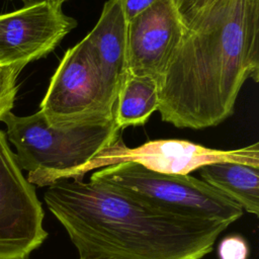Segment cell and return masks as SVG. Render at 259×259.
I'll list each match as a JSON object with an SVG mask.
<instances>
[{"label": "cell", "mask_w": 259, "mask_h": 259, "mask_svg": "<svg viewBox=\"0 0 259 259\" xmlns=\"http://www.w3.org/2000/svg\"><path fill=\"white\" fill-rule=\"evenodd\" d=\"M259 80V0H218L185 28L160 82L163 121L201 130L230 117Z\"/></svg>", "instance_id": "obj_1"}, {"label": "cell", "mask_w": 259, "mask_h": 259, "mask_svg": "<svg viewBox=\"0 0 259 259\" xmlns=\"http://www.w3.org/2000/svg\"><path fill=\"white\" fill-rule=\"evenodd\" d=\"M44 199L79 257L202 259L230 226L170 212L93 179L56 181Z\"/></svg>", "instance_id": "obj_2"}, {"label": "cell", "mask_w": 259, "mask_h": 259, "mask_svg": "<svg viewBox=\"0 0 259 259\" xmlns=\"http://www.w3.org/2000/svg\"><path fill=\"white\" fill-rule=\"evenodd\" d=\"M0 121L7 126V138L20 169L27 171L26 179L39 187L62 180L121 138L114 118L53 125L38 110L26 116L9 111Z\"/></svg>", "instance_id": "obj_3"}, {"label": "cell", "mask_w": 259, "mask_h": 259, "mask_svg": "<svg viewBox=\"0 0 259 259\" xmlns=\"http://www.w3.org/2000/svg\"><path fill=\"white\" fill-rule=\"evenodd\" d=\"M90 179L113 185L156 207L182 215L231 225L244 213L237 202L189 174L161 173L134 162H122L94 171Z\"/></svg>", "instance_id": "obj_4"}, {"label": "cell", "mask_w": 259, "mask_h": 259, "mask_svg": "<svg viewBox=\"0 0 259 259\" xmlns=\"http://www.w3.org/2000/svg\"><path fill=\"white\" fill-rule=\"evenodd\" d=\"M122 162H134L161 173L184 175L218 162H236L259 168V144L235 150H218L189 141L170 139L149 141L136 148H128L120 138L90 162L69 172L63 179H83L92 170Z\"/></svg>", "instance_id": "obj_5"}, {"label": "cell", "mask_w": 259, "mask_h": 259, "mask_svg": "<svg viewBox=\"0 0 259 259\" xmlns=\"http://www.w3.org/2000/svg\"><path fill=\"white\" fill-rule=\"evenodd\" d=\"M113 110L82 39L64 54L39 111L51 124L67 125L113 118Z\"/></svg>", "instance_id": "obj_6"}, {"label": "cell", "mask_w": 259, "mask_h": 259, "mask_svg": "<svg viewBox=\"0 0 259 259\" xmlns=\"http://www.w3.org/2000/svg\"><path fill=\"white\" fill-rule=\"evenodd\" d=\"M44 209L0 131V259H28L47 239Z\"/></svg>", "instance_id": "obj_7"}, {"label": "cell", "mask_w": 259, "mask_h": 259, "mask_svg": "<svg viewBox=\"0 0 259 259\" xmlns=\"http://www.w3.org/2000/svg\"><path fill=\"white\" fill-rule=\"evenodd\" d=\"M63 3L38 0L0 14V68L21 71L58 47L77 26L76 20L63 11Z\"/></svg>", "instance_id": "obj_8"}, {"label": "cell", "mask_w": 259, "mask_h": 259, "mask_svg": "<svg viewBox=\"0 0 259 259\" xmlns=\"http://www.w3.org/2000/svg\"><path fill=\"white\" fill-rule=\"evenodd\" d=\"M185 27L173 0H157L127 21L128 73L161 82Z\"/></svg>", "instance_id": "obj_9"}, {"label": "cell", "mask_w": 259, "mask_h": 259, "mask_svg": "<svg viewBox=\"0 0 259 259\" xmlns=\"http://www.w3.org/2000/svg\"><path fill=\"white\" fill-rule=\"evenodd\" d=\"M126 33L127 19L121 0H107L96 24L83 38L104 91L113 105L128 74Z\"/></svg>", "instance_id": "obj_10"}, {"label": "cell", "mask_w": 259, "mask_h": 259, "mask_svg": "<svg viewBox=\"0 0 259 259\" xmlns=\"http://www.w3.org/2000/svg\"><path fill=\"white\" fill-rule=\"evenodd\" d=\"M201 180L237 202L243 210L259 214V168L236 162H218L198 169Z\"/></svg>", "instance_id": "obj_11"}, {"label": "cell", "mask_w": 259, "mask_h": 259, "mask_svg": "<svg viewBox=\"0 0 259 259\" xmlns=\"http://www.w3.org/2000/svg\"><path fill=\"white\" fill-rule=\"evenodd\" d=\"M160 105L159 82L149 76L127 74L114 104L113 118L118 127L145 124Z\"/></svg>", "instance_id": "obj_12"}, {"label": "cell", "mask_w": 259, "mask_h": 259, "mask_svg": "<svg viewBox=\"0 0 259 259\" xmlns=\"http://www.w3.org/2000/svg\"><path fill=\"white\" fill-rule=\"evenodd\" d=\"M19 72L14 68H0V120L13 107Z\"/></svg>", "instance_id": "obj_13"}, {"label": "cell", "mask_w": 259, "mask_h": 259, "mask_svg": "<svg viewBox=\"0 0 259 259\" xmlns=\"http://www.w3.org/2000/svg\"><path fill=\"white\" fill-rule=\"evenodd\" d=\"M218 0H173L181 22L188 28L206 9Z\"/></svg>", "instance_id": "obj_14"}, {"label": "cell", "mask_w": 259, "mask_h": 259, "mask_svg": "<svg viewBox=\"0 0 259 259\" xmlns=\"http://www.w3.org/2000/svg\"><path fill=\"white\" fill-rule=\"evenodd\" d=\"M218 254L220 259H247L249 247L243 237L230 235L221 241Z\"/></svg>", "instance_id": "obj_15"}, {"label": "cell", "mask_w": 259, "mask_h": 259, "mask_svg": "<svg viewBox=\"0 0 259 259\" xmlns=\"http://www.w3.org/2000/svg\"><path fill=\"white\" fill-rule=\"evenodd\" d=\"M157 0H121L127 21L150 7Z\"/></svg>", "instance_id": "obj_16"}, {"label": "cell", "mask_w": 259, "mask_h": 259, "mask_svg": "<svg viewBox=\"0 0 259 259\" xmlns=\"http://www.w3.org/2000/svg\"><path fill=\"white\" fill-rule=\"evenodd\" d=\"M79 259H113L110 257H95V258H88V257H79Z\"/></svg>", "instance_id": "obj_17"}, {"label": "cell", "mask_w": 259, "mask_h": 259, "mask_svg": "<svg viewBox=\"0 0 259 259\" xmlns=\"http://www.w3.org/2000/svg\"><path fill=\"white\" fill-rule=\"evenodd\" d=\"M38 1V0H37ZM58 1H62V2H65V1H67V0H58Z\"/></svg>", "instance_id": "obj_18"}]
</instances>
